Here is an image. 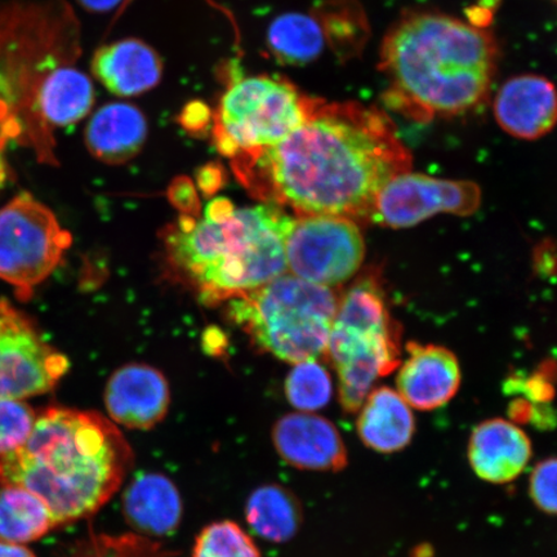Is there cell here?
I'll return each instance as SVG.
<instances>
[{
    "label": "cell",
    "instance_id": "obj_33",
    "mask_svg": "<svg viewBox=\"0 0 557 557\" xmlns=\"http://www.w3.org/2000/svg\"><path fill=\"white\" fill-rule=\"evenodd\" d=\"M83 9L89 12L103 13L116 9L122 0H76Z\"/></svg>",
    "mask_w": 557,
    "mask_h": 557
},
{
    "label": "cell",
    "instance_id": "obj_13",
    "mask_svg": "<svg viewBox=\"0 0 557 557\" xmlns=\"http://www.w3.org/2000/svg\"><path fill=\"white\" fill-rule=\"evenodd\" d=\"M169 382L158 369L128 364L117 369L104 388L110 421L131 430H150L169 413Z\"/></svg>",
    "mask_w": 557,
    "mask_h": 557
},
{
    "label": "cell",
    "instance_id": "obj_30",
    "mask_svg": "<svg viewBox=\"0 0 557 557\" xmlns=\"http://www.w3.org/2000/svg\"><path fill=\"white\" fill-rule=\"evenodd\" d=\"M172 205L184 215L195 218L199 212V199L197 189L189 178L180 177L173 181L169 190Z\"/></svg>",
    "mask_w": 557,
    "mask_h": 557
},
{
    "label": "cell",
    "instance_id": "obj_2",
    "mask_svg": "<svg viewBox=\"0 0 557 557\" xmlns=\"http://www.w3.org/2000/svg\"><path fill=\"white\" fill-rule=\"evenodd\" d=\"M135 455L114 422L66 407L40 410L23 447L0 457V486L44 500L54 525L94 517L121 490Z\"/></svg>",
    "mask_w": 557,
    "mask_h": 557
},
{
    "label": "cell",
    "instance_id": "obj_15",
    "mask_svg": "<svg viewBox=\"0 0 557 557\" xmlns=\"http://www.w3.org/2000/svg\"><path fill=\"white\" fill-rule=\"evenodd\" d=\"M408 358L400 368L396 386L409 407L435 410L447 406L461 386L458 359L449 348L409 343Z\"/></svg>",
    "mask_w": 557,
    "mask_h": 557
},
{
    "label": "cell",
    "instance_id": "obj_4",
    "mask_svg": "<svg viewBox=\"0 0 557 557\" xmlns=\"http://www.w3.org/2000/svg\"><path fill=\"white\" fill-rule=\"evenodd\" d=\"M292 220L275 205L235 209L225 219L181 218L166 238L170 260L207 302L236 298L284 274Z\"/></svg>",
    "mask_w": 557,
    "mask_h": 557
},
{
    "label": "cell",
    "instance_id": "obj_23",
    "mask_svg": "<svg viewBox=\"0 0 557 557\" xmlns=\"http://www.w3.org/2000/svg\"><path fill=\"white\" fill-rule=\"evenodd\" d=\"M54 528L44 500L24 487L0 486V542L26 545Z\"/></svg>",
    "mask_w": 557,
    "mask_h": 557
},
{
    "label": "cell",
    "instance_id": "obj_9",
    "mask_svg": "<svg viewBox=\"0 0 557 557\" xmlns=\"http://www.w3.org/2000/svg\"><path fill=\"white\" fill-rule=\"evenodd\" d=\"M366 243L357 221L338 215H302L285 238V259L302 281L334 287L358 273Z\"/></svg>",
    "mask_w": 557,
    "mask_h": 557
},
{
    "label": "cell",
    "instance_id": "obj_35",
    "mask_svg": "<svg viewBox=\"0 0 557 557\" xmlns=\"http://www.w3.org/2000/svg\"><path fill=\"white\" fill-rule=\"evenodd\" d=\"M0 557H37V555L25 545L0 542Z\"/></svg>",
    "mask_w": 557,
    "mask_h": 557
},
{
    "label": "cell",
    "instance_id": "obj_8",
    "mask_svg": "<svg viewBox=\"0 0 557 557\" xmlns=\"http://www.w3.org/2000/svg\"><path fill=\"white\" fill-rule=\"evenodd\" d=\"M72 243L50 208L21 193L0 209V278L30 292L52 275Z\"/></svg>",
    "mask_w": 557,
    "mask_h": 557
},
{
    "label": "cell",
    "instance_id": "obj_5",
    "mask_svg": "<svg viewBox=\"0 0 557 557\" xmlns=\"http://www.w3.org/2000/svg\"><path fill=\"white\" fill-rule=\"evenodd\" d=\"M337 309V297L330 287L282 275L236 297L230 315L262 350L298 364L329 350Z\"/></svg>",
    "mask_w": 557,
    "mask_h": 557
},
{
    "label": "cell",
    "instance_id": "obj_3",
    "mask_svg": "<svg viewBox=\"0 0 557 557\" xmlns=\"http://www.w3.org/2000/svg\"><path fill=\"white\" fill-rule=\"evenodd\" d=\"M497 61V41L484 27L441 12H408L382 41L385 100L417 122L469 113L490 96Z\"/></svg>",
    "mask_w": 557,
    "mask_h": 557
},
{
    "label": "cell",
    "instance_id": "obj_27",
    "mask_svg": "<svg viewBox=\"0 0 557 557\" xmlns=\"http://www.w3.org/2000/svg\"><path fill=\"white\" fill-rule=\"evenodd\" d=\"M191 557H261V552L239 524L221 520L198 534Z\"/></svg>",
    "mask_w": 557,
    "mask_h": 557
},
{
    "label": "cell",
    "instance_id": "obj_24",
    "mask_svg": "<svg viewBox=\"0 0 557 557\" xmlns=\"http://www.w3.org/2000/svg\"><path fill=\"white\" fill-rule=\"evenodd\" d=\"M268 45L281 64H310L323 51L324 32L315 18L287 13L270 25Z\"/></svg>",
    "mask_w": 557,
    "mask_h": 557
},
{
    "label": "cell",
    "instance_id": "obj_26",
    "mask_svg": "<svg viewBox=\"0 0 557 557\" xmlns=\"http://www.w3.org/2000/svg\"><path fill=\"white\" fill-rule=\"evenodd\" d=\"M333 386L329 372L315 360L296 364L285 381V395L298 412H317L330 403Z\"/></svg>",
    "mask_w": 557,
    "mask_h": 557
},
{
    "label": "cell",
    "instance_id": "obj_34",
    "mask_svg": "<svg viewBox=\"0 0 557 557\" xmlns=\"http://www.w3.org/2000/svg\"><path fill=\"white\" fill-rule=\"evenodd\" d=\"M206 350L209 354H219L226 346V338L219 330H211L205 336Z\"/></svg>",
    "mask_w": 557,
    "mask_h": 557
},
{
    "label": "cell",
    "instance_id": "obj_29",
    "mask_svg": "<svg viewBox=\"0 0 557 557\" xmlns=\"http://www.w3.org/2000/svg\"><path fill=\"white\" fill-rule=\"evenodd\" d=\"M529 494L541 511L557 517V457L535 466L529 479Z\"/></svg>",
    "mask_w": 557,
    "mask_h": 557
},
{
    "label": "cell",
    "instance_id": "obj_6",
    "mask_svg": "<svg viewBox=\"0 0 557 557\" xmlns=\"http://www.w3.org/2000/svg\"><path fill=\"white\" fill-rule=\"evenodd\" d=\"M400 341V325L388 311L380 276L361 277L341 299L329 344L346 413H358L374 382L398 368Z\"/></svg>",
    "mask_w": 557,
    "mask_h": 557
},
{
    "label": "cell",
    "instance_id": "obj_1",
    "mask_svg": "<svg viewBox=\"0 0 557 557\" xmlns=\"http://www.w3.org/2000/svg\"><path fill=\"white\" fill-rule=\"evenodd\" d=\"M233 164L244 185L271 205L302 215L371 221L379 193L412 170V154L377 108L315 100L301 127Z\"/></svg>",
    "mask_w": 557,
    "mask_h": 557
},
{
    "label": "cell",
    "instance_id": "obj_31",
    "mask_svg": "<svg viewBox=\"0 0 557 557\" xmlns=\"http://www.w3.org/2000/svg\"><path fill=\"white\" fill-rule=\"evenodd\" d=\"M212 120L213 115L209 113V109L201 102L187 104L183 114H181V124H183L187 131L194 132V134L195 132L199 134V132L206 131Z\"/></svg>",
    "mask_w": 557,
    "mask_h": 557
},
{
    "label": "cell",
    "instance_id": "obj_32",
    "mask_svg": "<svg viewBox=\"0 0 557 557\" xmlns=\"http://www.w3.org/2000/svg\"><path fill=\"white\" fill-rule=\"evenodd\" d=\"M224 180V172L220 166L207 165L199 171L198 184L201 190L207 195H212L218 191Z\"/></svg>",
    "mask_w": 557,
    "mask_h": 557
},
{
    "label": "cell",
    "instance_id": "obj_21",
    "mask_svg": "<svg viewBox=\"0 0 557 557\" xmlns=\"http://www.w3.org/2000/svg\"><path fill=\"white\" fill-rule=\"evenodd\" d=\"M357 429L366 447L382 455H393L412 442L416 420L400 394L382 386L368 395L360 408Z\"/></svg>",
    "mask_w": 557,
    "mask_h": 557
},
{
    "label": "cell",
    "instance_id": "obj_12",
    "mask_svg": "<svg viewBox=\"0 0 557 557\" xmlns=\"http://www.w3.org/2000/svg\"><path fill=\"white\" fill-rule=\"evenodd\" d=\"M277 456L302 471L338 472L347 463L343 436L326 418L309 412L285 414L271 431Z\"/></svg>",
    "mask_w": 557,
    "mask_h": 557
},
{
    "label": "cell",
    "instance_id": "obj_28",
    "mask_svg": "<svg viewBox=\"0 0 557 557\" xmlns=\"http://www.w3.org/2000/svg\"><path fill=\"white\" fill-rule=\"evenodd\" d=\"M38 412L25 400H0V457L10 455L26 443Z\"/></svg>",
    "mask_w": 557,
    "mask_h": 557
},
{
    "label": "cell",
    "instance_id": "obj_18",
    "mask_svg": "<svg viewBox=\"0 0 557 557\" xmlns=\"http://www.w3.org/2000/svg\"><path fill=\"white\" fill-rule=\"evenodd\" d=\"M90 66L95 78L109 92L120 97L148 92L158 86L163 74L159 54L138 39H123L100 47Z\"/></svg>",
    "mask_w": 557,
    "mask_h": 557
},
{
    "label": "cell",
    "instance_id": "obj_20",
    "mask_svg": "<svg viewBox=\"0 0 557 557\" xmlns=\"http://www.w3.org/2000/svg\"><path fill=\"white\" fill-rule=\"evenodd\" d=\"M148 137V122L134 104L111 102L95 111L85 131L88 151L100 162L122 164L135 158Z\"/></svg>",
    "mask_w": 557,
    "mask_h": 557
},
{
    "label": "cell",
    "instance_id": "obj_7",
    "mask_svg": "<svg viewBox=\"0 0 557 557\" xmlns=\"http://www.w3.org/2000/svg\"><path fill=\"white\" fill-rule=\"evenodd\" d=\"M313 102L282 78L239 79L227 88L213 114L215 148L233 162L252 159L301 127Z\"/></svg>",
    "mask_w": 557,
    "mask_h": 557
},
{
    "label": "cell",
    "instance_id": "obj_16",
    "mask_svg": "<svg viewBox=\"0 0 557 557\" xmlns=\"http://www.w3.org/2000/svg\"><path fill=\"white\" fill-rule=\"evenodd\" d=\"M468 457L471 469L491 484L511 483L532 458L531 438L518 424L493 418L473 429Z\"/></svg>",
    "mask_w": 557,
    "mask_h": 557
},
{
    "label": "cell",
    "instance_id": "obj_14",
    "mask_svg": "<svg viewBox=\"0 0 557 557\" xmlns=\"http://www.w3.org/2000/svg\"><path fill=\"white\" fill-rule=\"evenodd\" d=\"M494 116L510 136L528 141L546 136L557 124V89L542 75L512 76L498 89Z\"/></svg>",
    "mask_w": 557,
    "mask_h": 557
},
{
    "label": "cell",
    "instance_id": "obj_19",
    "mask_svg": "<svg viewBox=\"0 0 557 557\" xmlns=\"http://www.w3.org/2000/svg\"><path fill=\"white\" fill-rule=\"evenodd\" d=\"M96 100L92 79L69 65L53 66L35 85L32 109L41 124L65 128L85 120Z\"/></svg>",
    "mask_w": 557,
    "mask_h": 557
},
{
    "label": "cell",
    "instance_id": "obj_36",
    "mask_svg": "<svg viewBox=\"0 0 557 557\" xmlns=\"http://www.w3.org/2000/svg\"><path fill=\"white\" fill-rule=\"evenodd\" d=\"M553 2L557 4V0H553Z\"/></svg>",
    "mask_w": 557,
    "mask_h": 557
},
{
    "label": "cell",
    "instance_id": "obj_10",
    "mask_svg": "<svg viewBox=\"0 0 557 557\" xmlns=\"http://www.w3.org/2000/svg\"><path fill=\"white\" fill-rule=\"evenodd\" d=\"M69 368L65 355L41 337L29 318L0 301V400L51 393Z\"/></svg>",
    "mask_w": 557,
    "mask_h": 557
},
{
    "label": "cell",
    "instance_id": "obj_11",
    "mask_svg": "<svg viewBox=\"0 0 557 557\" xmlns=\"http://www.w3.org/2000/svg\"><path fill=\"white\" fill-rule=\"evenodd\" d=\"M482 206L475 183L404 172L383 186L375 198L371 221L383 227H413L438 213L470 215Z\"/></svg>",
    "mask_w": 557,
    "mask_h": 557
},
{
    "label": "cell",
    "instance_id": "obj_25",
    "mask_svg": "<svg viewBox=\"0 0 557 557\" xmlns=\"http://www.w3.org/2000/svg\"><path fill=\"white\" fill-rule=\"evenodd\" d=\"M61 557H173L162 543L137 533L92 534Z\"/></svg>",
    "mask_w": 557,
    "mask_h": 557
},
{
    "label": "cell",
    "instance_id": "obj_22",
    "mask_svg": "<svg viewBox=\"0 0 557 557\" xmlns=\"http://www.w3.org/2000/svg\"><path fill=\"white\" fill-rule=\"evenodd\" d=\"M302 520L299 499L281 484L261 485L247 499V524L264 541L284 543L295 539Z\"/></svg>",
    "mask_w": 557,
    "mask_h": 557
},
{
    "label": "cell",
    "instance_id": "obj_17",
    "mask_svg": "<svg viewBox=\"0 0 557 557\" xmlns=\"http://www.w3.org/2000/svg\"><path fill=\"white\" fill-rule=\"evenodd\" d=\"M122 510L135 533L156 540L176 532L184 505L178 487L169 476L144 472L125 487Z\"/></svg>",
    "mask_w": 557,
    "mask_h": 557
}]
</instances>
